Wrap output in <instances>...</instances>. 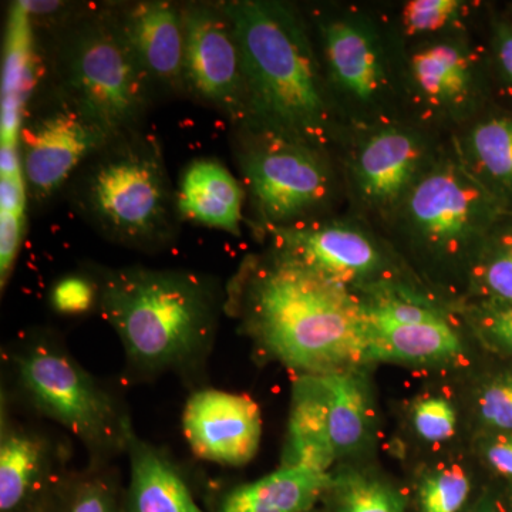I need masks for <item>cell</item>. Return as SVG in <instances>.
Masks as SVG:
<instances>
[{"label": "cell", "instance_id": "6da1fadb", "mask_svg": "<svg viewBox=\"0 0 512 512\" xmlns=\"http://www.w3.org/2000/svg\"><path fill=\"white\" fill-rule=\"evenodd\" d=\"M245 335L269 359L301 376L356 369L367 362L363 302L332 281L276 251L242 269L228 291Z\"/></svg>", "mask_w": 512, "mask_h": 512}, {"label": "cell", "instance_id": "7a4b0ae2", "mask_svg": "<svg viewBox=\"0 0 512 512\" xmlns=\"http://www.w3.org/2000/svg\"><path fill=\"white\" fill-rule=\"evenodd\" d=\"M96 285L101 313L138 372H184L210 352L224 296L207 276L126 266L101 272Z\"/></svg>", "mask_w": 512, "mask_h": 512}, {"label": "cell", "instance_id": "3957f363", "mask_svg": "<svg viewBox=\"0 0 512 512\" xmlns=\"http://www.w3.org/2000/svg\"><path fill=\"white\" fill-rule=\"evenodd\" d=\"M221 5L241 55L248 101L244 126L319 147L328 134L329 107L302 23L279 3L231 0Z\"/></svg>", "mask_w": 512, "mask_h": 512}, {"label": "cell", "instance_id": "277c9868", "mask_svg": "<svg viewBox=\"0 0 512 512\" xmlns=\"http://www.w3.org/2000/svg\"><path fill=\"white\" fill-rule=\"evenodd\" d=\"M67 188L77 214L126 247L163 248L183 221L160 143L143 130L111 140L80 167Z\"/></svg>", "mask_w": 512, "mask_h": 512}, {"label": "cell", "instance_id": "5b68a950", "mask_svg": "<svg viewBox=\"0 0 512 512\" xmlns=\"http://www.w3.org/2000/svg\"><path fill=\"white\" fill-rule=\"evenodd\" d=\"M50 69L52 87L76 104L110 140L141 130L154 89L111 6L60 23Z\"/></svg>", "mask_w": 512, "mask_h": 512}, {"label": "cell", "instance_id": "8992f818", "mask_svg": "<svg viewBox=\"0 0 512 512\" xmlns=\"http://www.w3.org/2000/svg\"><path fill=\"white\" fill-rule=\"evenodd\" d=\"M20 389L37 412L87 447L126 448L131 424L111 394L52 340L33 339L13 357Z\"/></svg>", "mask_w": 512, "mask_h": 512}, {"label": "cell", "instance_id": "52a82bcc", "mask_svg": "<svg viewBox=\"0 0 512 512\" xmlns=\"http://www.w3.org/2000/svg\"><path fill=\"white\" fill-rule=\"evenodd\" d=\"M241 131L239 168L266 224L286 227L326 201L330 175L318 146L265 128Z\"/></svg>", "mask_w": 512, "mask_h": 512}, {"label": "cell", "instance_id": "ba28073f", "mask_svg": "<svg viewBox=\"0 0 512 512\" xmlns=\"http://www.w3.org/2000/svg\"><path fill=\"white\" fill-rule=\"evenodd\" d=\"M43 97L23 113L18 141L26 191L37 205L67 187L80 167L111 141L55 87Z\"/></svg>", "mask_w": 512, "mask_h": 512}, {"label": "cell", "instance_id": "9c48e42d", "mask_svg": "<svg viewBox=\"0 0 512 512\" xmlns=\"http://www.w3.org/2000/svg\"><path fill=\"white\" fill-rule=\"evenodd\" d=\"M183 18L185 92L244 126L247 89L227 13L221 3H188L183 6Z\"/></svg>", "mask_w": 512, "mask_h": 512}, {"label": "cell", "instance_id": "30bf717a", "mask_svg": "<svg viewBox=\"0 0 512 512\" xmlns=\"http://www.w3.org/2000/svg\"><path fill=\"white\" fill-rule=\"evenodd\" d=\"M493 200L466 168L447 161L413 185L407 198V218L427 244L456 252L493 220Z\"/></svg>", "mask_w": 512, "mask_h": 512}, {"label": "cell", "instance_id": "8fae6325", "mask_svg": "<svg viewBox=\"0 0 512 512\" xmlns=\"http://www.w3.org/2000/svg\"><path fill=\"white\" fill-rule=\"evenodd\" d=\"M365 308L367 362H451L463 355L460 336L429 303L392 291H379Z\"/></svg>", "mask_w": 512, "mask_h": 512}, {"label": "cell", "instance_id": "7c38bea8", "mask_svg": "<svg viewBox=\"0 0 512 512\" xmlns=\"http://www.w3.org/2000/svg\"><path fill=\"white\" fill-rule=\"evenodd\" d=\"M183 430L195 456L222 466H245L261 444V410L247 394L198 390L185 404Z\"/></svg>", "mask_w": 512, "mask_h": 512}, {"label": "cell", "instance_id": "4fadbf2b", "mask_svg": "<svg viewBox=\"0 0 512 512\" xmlns=\"http://www.w3.org/2000/svg\"><path fill=\"white\" fill-rule=\"evenodd\" d=\"M111 9L154 92H185L183 6L150 0Z\"/></svg>", "mask_w": 512, "mask_h": 512}, {"label": "cell", "instance_id": "5bb4252c", "mask_svg": "<svg viewBox=\"0 0 512 512\" xmlns=\"http://www.w3.org/2000/svg\"><path fill=\"white\" fill-rule=\"evenodd\" d=\"M272 232L276 251L342 285L372 275L380 265L375 245L355 229L286 225L272 228Z\"/></svg>", "mask_w": 512, "mask_h": 512}, {"label": "cell", "instance_id": "9a60e30c", "mask_svg": "<svg viewBox=\"0 0 512 512\" xmlns=\"http://www.w3.org/2000/svg\"><path fill=\"white\" fill-rule=\"evenodd\" d=\"M181 218L204 227L241 235L244 190L225 165L197 158L185 167L177 190Z\"/></svg>", "mask_w": 512, "mask_h": 512}, {"label": "cell", "instance_id": "2e32d148", "mask_svg": "<svg viewBox=\"0 0 512 512\" xmlns=\"http://www.w3.org/2000/svg\"><path fill=\"white\" fill-rule=\"evenodd\" d=\"M421 148L416 138L399 130L375 134L356 161V178L366 200L379 207L392 205L413 187Z\"/></svg>", "mask_w": 512, "mask_h": 512}, {"label": "cell", "instance_id": "e0dca14e", "mask_svg": "<svg viewBox=\"0 0 512 512\" xmlns=\"http://www.w3.org/2000/svg\"><path fill=\"white\" fill-rule=\"evenodd\" d=\"M329 471L306 466H282L254 483L225 495L220 512H309L332 490Z\"/></svg>", "mask_w": 512, "mask_h": 512}, {"label": "cell", "instance_id": "ac0fdd59", "mask_svg": "<svg viewBox=\"0 0 512 512\" xmlns=\"http://www.w3.org/2000/svg\"><path fill=\"white\" fill-rule=\"evenodd\" d=\"M128 512H204L163 451L131 433Z\"/></svg>", "mask_w": 512, "mask_h": 512}, {"label": "cell", "instance_id": "d6986e66", "mask_svg": "<svg viewBox=\"0 0 512 512\" xmlns=\"http://www.w3.org/2000/svg\"><path fill=\"white\" fill-rule=\"evenodd\" d=\"M335 460L325 390L319 376H301L293 384L282 466H306L328 471Z\"/></svg>", "mask_w": 512, "mask_h": 512}, {"label": "cell", "instance_id": "ffe728a7", "mask_svg": "<svg viewBox=\"0 0 512 512\" xmlns=\"http://www.w3.org/2000/svg\"><path fill=\"white\" fill-rule=\"evenodd\" d=\"M330 73L343 92L369 101L383 84V69L375 40L365 29L348 20H336L325 28Z\"/></svg>", "mask_w": 512, "mask_h": 512}, {"label": "cell", "instance_id": "44dd1931", "mask_svg": "<svg viewBox=\"0 0 512 512\" xmlns=\"http://www.w3.org/2000/svg\"><path fill=\"white\" fill-rule=\"evenodd\" d=\"M325 390L330 441L336 458L348 456L365 443L372 406L365 380L356 369L319 376Z\"/></svg>", "mask_w": 512, "mask_h": 512}, {"label": "cell", "instance_id": "7402d4cb", "mask_svg": "<svg viewBox=\"0 0 512 512\" xmlns=\"http://www.w3.org/2000/svg\"><path fill=\"white\" fill-rule=\"evenodd\" d=\"M49 447L33 431L3 421L0 436V510L10 512L25 503L42 484L49 466Z\"/></svg>", "mask_w": 512, "mask_h": 512}, {"label": "cell", "instance_id": "603a6c76", "mask_svg": "<svg viewBox=\"0 0 512 512\" xmlns=\"http://www.w3.org/2000/svg\"><path fill=\"white\" fill-rule=\"evenodd\" d=\"M33 87L30 15L22 3L10 15L2 87V144H18L22 117Z\"/></svg>", "mask_w": 512, "mask_h": 512}, {"label": "cell", "instance_id": "cb8c5ba5", "mask_svg": "<svg viewBox=\"0 0 512 512\" xmlns=\"http://www.w3.org/2000/svg\"><path fill=\"white\" fill-rule=\"evenodd\" d=\"M412 72L421 92L437 103H456L467 96L470 64L457 47L431 46L413 56Z\"/></svg>", "mask_w": 512, "mask_h": 512}, {"label": "cell", "instance_id": "d4e9b609", "mask_svg": "<svg viewBox=\"0 0 512 512\" xmlns=\"http://www.w3.org/2000/svg\"><path fill=\"white\" fill-rule=\"evenodd\" d=\"M468 143L478 168L501 190L512 192V117L477 124Z\"/></svg>", "mask_w": 512, "mask_h": 512}, {"label": "cell", "instance_id": "484cf974", "mask_svg": "<svg viewBox=\"0 0 512 512\" xmlns=\"http://www.w3.org/2000/svg\"><path fill=\"white\" fill-rule=\"evenodd\" d=\"M335 512H406L404 497L380 478L346 473L333 480Z\"/></svg>", "mask_w": 512, "mask_h": 512}, {"label": "cell", "instance_id": "4316f807", "mask_svg": "<svg viewBox=\"0 0 512 512\" xmlns=\"http://www.w3.org/2000/svg\"><path fill=\"white\" fill-rule=\"evenodd\" d=\"M470 490V478L464 468H437L419 485L420 512H460L467 503Z\"/></svg>", "mask_w": 512, "mask_h": 512}, {"label": "cell", "instance_id": "83f0119b", "mask_svg": "<svg viewBox=\"0 0 512 512\" xmlns=\"http://www.w3.org/2000/svg\"><path fill=\"white\" fill-rule=\"evenodd\" d=\"M476 284L484 299L512 303V228L485 249L476 268Z\"/></svg>", "mask_w": 512, "mask_h": 512}, {"label": "cell", "instance_id": "f1b7e54d", "mask_svg": "<svg viewBox=\"0 0 512 512\" xmlns=\"http://www.w3.org/2000/svg\"><path fill=\"white\" fill-rule=\"evenodd\" d=\"M480 420L498 433H512V372L484 384L477 397Z\"/></svg>", "mask_w": 512, "mask_h": 512}, {"label": "cell", "instance_id": "f546056e", "mask_svg": "<svg viewBox=\"0 0 512 512\" xmlns=\"http://www.w3.org/2000/svg\"><path fill=\"white\" fill-rule=\"evenodd\" d=\"M412 421L416 433L429 443L450 440L457 429L456 409L443 397L419 400L414 404Z\"/></svg>", "mask_w": 512, "mask_h": 512}, {"label": "cell", "instance_id": "4dcf8cb0", "mask_svg": "<svg viewBox=\"0 0 512 512\" xmlns=\"http://www.w3.org/2000/svg\"><path fill=\"white\" fill-rule=\"evenodd\" d=\"M473 318L487 348L512 356V303L484 299Z\"/></svg>", "mask_w": 512, "mask_h": 512}, {"label": "cell", "instance_id": "1f68e13d", "mask_svg": "<svg viewBox=\"0 0 512 512\" xmlns=\"http://www.w3.org/2000/svg\"><path fill=\"white\" fill-rule=\"evenodd\" d=\"M458 8L456 0H413L404 8V25L412 33L434 32L444 28Z\"/></svg>", "mask_w": 512, "mask_h": 512}, {"label": "cell", "instance_id": "d6a6232c", "mask_svg": "<svg viewBox=\"0 0 512 512\" xmlns=\"http://www.w3.org/2000/svg\"><path fill=\"white\" fill-rule=\"evenodd\" d=\"M99 298L97 285L82 276H69L56 284L52 291L53 306L59 312H86Z\"/></svg>", "mask_w": 512, "mask_h": 512}, {"label": "cell", "instance_id": "836d02e7", "mask_svg": "<svg viewBox=\"0 0 512 512\" xmlns=\"http://www.w3.org/2000/svg\"><path fill=\"white\" fill-rule=\"evenodd\" d=\"M25 234V215L2 212L0 215V284L5 289L8 284L20 244Z\"/></svg>", "mask_w": 512, "mask_h": 512}, {"label": "cell", "instance_id": "e575fe53", "mask_svg": "<svg viewBox=\"0 0 512 512\" xmlns=\"http://www.w3.org/2000/svg\"><path fill=\"white\" fill-rule=\"evenodd\" d=\"M70 512H116L109 484L100 478L84 481L74 494Z\"/></svg>", "mask_w": 512, "mask_h": 512}, {"label": "cell", "instance_id": "d590c367", "mask_svg": "<svg viewBox=\"0 0 512 512\" xmlns=\"http://www.w3.org/2000/svg\"><path fill=\"white\" fill-rule=\"evenodd\" d=\"M484 454L495 473L512 478V433H498L488 441Z\"/></svg>", "mask_w": 512, "mask_h": 512}, {"label": "cell", "instance_id": "8d00e7d4", "mask_svg": "<svg viewBox=\"0 0 512 512\" xmlns=\"http://www.w3.org/2000/svg\"><path fill=\"white\" fill-rule=\"evenodd\" d=\"M2 212L23 214L25 211L28 191H26L25 178L20 175H2Z\"/></svg>", "mask_w": 512, "mask_h": 512}, {"label": "cell", "instance_id": "74e56055", "mask_svg": "<svg viewBox=\"0 0 512 512\" xmlns=\"http://www.w3.org/2000/svg\"><path fill=\"white\" fill-rule=\"evenodd\" d=\"M497 53L501 67L512 82V28L510 25H500L497 29Z\"/></svg>", "mask_w": 512, "mask_h": 512}, {"label": "cell", "instance_id": "f35d334b", "mask_svg": "<svg viewBox=\"0 0 512 512\" xmlns=\"http://www.w3.org/2000/svg\"><path fill=\"white\" fill-rule=\"evenodd\" d=\"M480 512H494V511L490 510V508H484V510H481Z\"/></svg>", "mask_w": 512, "mask_h": 512}, {"label": "cell", "instance_id": "ab89813d", "mask_svg": "<svg viewBox=\"0 0 512 512\" xmlns=\"http://www.w3.org/2000/svg\"><path fill=\"white\" fill-rule=\"evenodd\" d=\"M510 512H512V498H511V501H510Z\"/></svg>", "mask_w": 512, "mask_h": 512}]
</instances>
